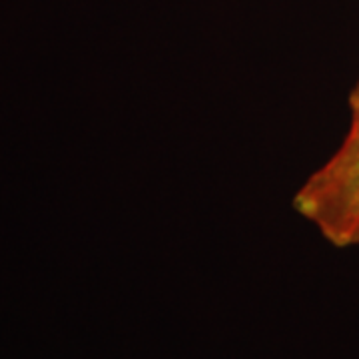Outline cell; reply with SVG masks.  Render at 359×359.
I'll use <instances>...</instances> for the list:
<instances>
[{"mask_svg":"<svg viewBox=\"0 0 359 359\" xmlns=\"http://www.w3.org/2000/svg\"><path fill=\"white\" fill-rule=\"evenodd\" d=\"M347 106L346 138L292 200L295 212L341 250L359 245V80L349 92Z\"/></svg>","mask_w":359,"mask_h":359,"instance_id":"6da1fadb","label":"cell"}]
</instances>
